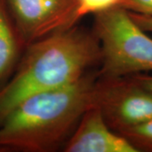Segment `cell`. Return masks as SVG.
Segmentation results:
<instances>
[{
    "instance_id": "obj_5",
    "label": "cell",
    "mask_w": 152,
    "mask_h": 152,
    "mask_svg": "<svg viewBox=\"0 0 152 152\" xmlns=\"http://www.w3.org/2000/svg\"><path fill=\"white\" fill-rule=\"evenodd\" d=\"M26 46L77 25L76 0H4Z\"/></svg>"
},
{
    "instance_id": "obj_12",
    "label": "cell",
    "mask_w": 152,
    "mask_h": 152,
    "mask_svg": "<svg viewBox=\"0 0 152 152\" xmlns=\"http://www.w3.org/2000/svg\"><path fill=\"white\" fill-rule=\"evenodd\" d=\"M130 76H132L140 85H141L142 86L152 91L151 75H149L147 73H141V74H137V75H134Z\"/></svg>"
},
{
    "instance_id": "obj_2",
    "label": "cell",
    "mask_w": 152,
    "mask_h": 152,
    "mask_svg": "<svg viewBox=\"0 0 152 152\" xmlns=\"http://www.w3.org/2000/svg\"><path fill=\"white\" fill-rule=\"evenodd\" d=\"M100 59L95 34L77 25L28 45L0 91V123L26 98L76 81Z\"/></svg>"
},
{
    "instance_id": "obj_10",
    "label": "cell",
    "mask_w": 152,
    "mask_h": 152,
    "mask_svg": "<svg viewBox=\"0 0 152 152\" xmlns=\"http://www.w3.org/2000/svg\"><path fill=\"white\" fill-rule=\"evenodd\" d=\"M118 6L130 13L152 15V0H119Z\"/></svg>"
},
{
    "instance_id": "obj_8",
    "label": "cell",
    "mask_w": 152,
    "mask_h": 152,
    "mask_svg": "<svg viewBox=\"0 0 152 152\" xmlns=\"http://www.w3.org/2000/svg\"><path fill=\"white\" fill-rule=\"evenodd\" d=\"M138 152H152V118L120 133Z\"/></svg>"
},
{
    "instance_id": "obj_9",
    "label": "cell",
    "mask_w": 152,
    "mask_h": 152,
    "mask_svg": "<svg viewBox=\"0 0 152 152\" xmlns=\"http://www.w3.org/2000/svg\"><path fill=\"white\" fill-rule=\"evenodd\" d=\"M77 15L80 20L88 15L97 13L116 7L119 0H76Z\"/></svg>"
},
{
    "instance_id": "obj_6",
    "label": "cell",
    "mask_w": 152,
    "mask_h": 152,
    "mask_svg": "<svg viewBox=\"0 0 152 152\" xmlns=\"http://www.w3.org/2000/svg\"><path fill=\"white\" fill-rule=\"evenodd\" d=\"M63 149L65 152H138L126 138L109 127L94 104L82 115Z\"/></svg>"
},
{
    "instance_id": "obj_1",
    "label": "cell",
    "mask_w": 152,
    "mask_h": 152,
    "mask_svg": "<svg viewBox=\"0 0 152 152\" xmlns=\"http://www.w3.org/2000/svg\"><path fill=\"white\" fill-rule=\"evenodd\" d=\"M98 72L23 100L0 123V151L53 152L63 148L94 104Z\"/></svg>"
},
{
    "instance_id": "obj_7",
    "label": "cell",
    "mask_w": 152,
    "mask_h": 152,
    "mask_svg": "<svg viewBox=\"0 0 152 152\" xmlns=\"http://www.w3.org/2000/svg\"><path fill=\"white\" fill-rule=\"evenodd\" d=\"M26 48L4 0H0V91L15 73Z\"/></svg>"
},
{
    "instance_id": "obj_4",
    "label": "cell",
    "mask_w": 152,
    "mask_h": 152,
    "mask_svg": "<svg viewBox=\"0 0 152 152\" xmlns=\"http://www.w3.org/2000/svg\"><path fill=\"white\" fill-rule=\"evenodd\" d=\"M94 105L101 110L109 127L118 134L152 118V91L132 76L98 75Z\"/></svg>"
},
{
    "instance_id": "obj_11",
    "label": "cell",
    "mask_w": 152,
    "mask_h": 152,
    "mask_svg": "<svg viewBox=\"0 0 152 152\" xmlns=\"http://www.w3.org/2000/svg\"><path fill=\"white\" fill-rule=\"evenodd\" d=\"M129 14L132 19L144 31H145L146 32L152 33V15H139V14H134V13H130V12Z\"/></svg>"
},
{
    "instance_id": "obj_3",
    "label": "cell",
    "mask_w": 152,
    "mask_h": 152,
    "mask_svg": "<svg viewBox=\"0 0 152 152\" xmlns=\"http://www.w3.org/2000/svg\"><path fill=\"white\" fill-rule=\"evenodd\" d=\"M95 15L93 33L100 45L98 75L124 77L152 72V38L116 6Z\"/></svg>"
}]
</instances>
